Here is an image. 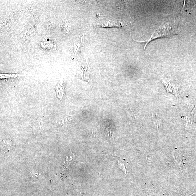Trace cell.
<instances>
[{"instance_id":"1","label":"cell","mask_w":196,"mask_h":196,"mask_svg":"<svg viewBox=\"0 0 196 196\" xmlns=\"http://www.w3.org/2000/svg\"><path fill=\"white\" fill-rule=\"evenodd\" d=\"M178 27L177 25L174 22H167L163 24L153 33L150 39L147 41L144 47L145 50L147 45L149 42L155 39L161 37H170L177 34Z\"/></svg>"},{"instance_id":"2","label":"cell","mask_w":196,"mask_h":196,"mask_svg":"<svg viewBox=\"0 0 196 196\" xmlns=\"http://www.w3.org/2000/svg\"><path fill=\"white\" fill-rule=\"evenodd\" d=\"M127 22H122L119 20L113 19L108 21H104L94 26V27L123 28L127 26Z\"/></svg>"},{"instance_id":"3","label":"cell","mask_w":196,"mask_h":196,"mask_svg":"<svg viewBox=\"0 0 196 196\" xmlns=\"http://www.w3.org/2000/svg\"><path fill=\"white\" fill-rule=\"evenodd\" d=\"M161 81L164 85L167 92L171 93L172 94H174L177 98V91L178 88L177 85L171 81H169L168 80L162 79Z\"/></svg>"},{"instance_id":"4","label":"cell","mask_w":196,"mask_h":196,"mask_svg":"<svg viewBox=\"0 0 196 196\" xmlns=\"http://www.w3.org/2000/svg\"><path fill=\"white\" fill-rule=\"evenodd\" d=\"M81 68L82 69V73L81 76L82 79L86 81L89 80V66L87 60L83 61L81 64Z\"/></svg>"},{"instance_id":"5","label":"cell","mask_w":196,"mask_h":196,"mask_svg":"<svg viewBox=\"0 0 196 196\" xmlns=\"http://www.w3.org/2000/svg\"><path fill=\"white\" fill-rule=\"evenodd\" d=\"M57 97L60 100H62L63 97L64 92V87L63 82H59L56 86L55 88Z\"/></svg>"},{"instance_id":"6","label":"cell","mask_w":196,"mask_h":196,"mask_svg":"<svg viewBox=\"0 0 196 196\" xmlns=\"http://www.w3.org/2000/svg\"><path fill=\"white\" fill-rule=\"evenodd\" d=\"M82 38H83V35L79 36L78 38H77V39L76 40L75 42H74V51H73V57L74 58L75 57L77 50L80 46L82 41Z\"/></svg>"},{"instance_id":"7","label":"cell","mask_w":196,"mask_h":196,"mask_svg":"<svg viewBox=\"0 0 196 196\" xmlns=\"http://www.w3.org/2000/svg\"><path fill=\"white\" fill-rule=\"evenodd\" d=\"M35 31V28L31 26H27L24 29L22 34L25 37H30L34 34Z\"/></svg>"},{"instance_id":"8","label":"cell","mask_w":196,"mask_h":196,"mask_svg":"<svg viewBox=\"0 0 196 196\" xmlns=\"http://www.w3.org/2000/svg\"><path fill=\"white\" fill-rule=\"evenodd\" d=\"M24 76L21 74H15V73H7V74H0V78L1 79H8V78H17L18 77Z\"/></svg>"},{"instance_id":"9","label":"cell","mask_w":196,"mask_h":196,"mask_svg":"<svg viewBox=\"0 0 196 196\" xmlns=\"http://www.w3.org/2000/svg\"><path fill=\"white\" fill-rule=\"evenodd\" d=\"M55 23L51 20H47L45 23L46 29L49 30H53L55 27Z\"/></svg>"},{"instance_id":"10","label":"cell","mask_w":196,"mask_h":196,"mask_svg":"<svg viewBox=\"0 0 196 196\" xmlns=\"http://www.w3.org/2000/svg\"><path fill=\"white\" fill-rule=\"evenodd\" d=\"M153 124L155 127L157 129H159L160 127V121L156 114H153Z\"/></svg>"},{"instance_id":"11","label":"cell","mask_w":196,"mask_h":196,"mask_svg":"<svg viewBox=\"0 0 196 196\" xmlns=\"http://www.w3.org/2000/svg\"><path fill=\"white\" fill-rule=\"evenodd\" d=\"M117 161H118V167L121 169L122 171L125 173V174H126L127 173V170H126V166L125 165L124 162V161L121 160L117 158Z\"/></svg>"},{"instance_id":"12","label":"cell","mask_w":196,"mask_h":196,"mask_svg":"<svg viewBox=\"0 0 196 196\" xmlns=\"http://www.w3.org/2000/svg\"><path fill=\"white\" fill-rule=\"evenodd\" d=\"M128 1H118L117 3V6L120 9H124L127 7Z\"/></svg>"}]
</instances>
